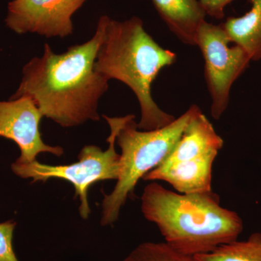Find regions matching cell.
Segmentation results:
<instances>
[{
    "mask_svg": "<svg viewBox=\"0 0 261 261\" xmlns=\"http://www.w3.org/2000/svg\"><path fill=\"white\" fill-rule=\"evenodd\" d=\"M141 210L159 228L166 243L184 255L195 257L238 240L243 221L220 205L213 191L181 194L157 182L145 187Z\"/></svg>",
    "mask_w": 261,
    "mask_h": 261,
    "instance_id": "cell-2",
    "label": "cell"
},
{
    "mask_svg": "<svg viewBox=\"0 0 261 261\" xmlns=\"http://www.w3.org/2000/svg\"><path fill=\"white\" fill-rule=\"evenodd\" d=\"M195 257L197 261H261V233H252L245 241L225 244Z\"/></svg>",
    "mask_w": 261,
    "mask_h": 261,
    "instance_id": "cell-12",
    "label": "cell"
},
{
    "mask_svg": "<svg viewBox=\"0 0 261 261\" xmlns=\"http://www.w3.org/2000/svg\"><path fill=\"white\" fill-rule=\"evenodd\" d=\"M123 261H197L195 257L184 255L166 243L140 244Z\"/></svg>",
    "mask_w": 261,
    "mask_h": 261,
    "instance_id": "cell-13",
    "label": "cell"
},
{
    "mask_svg": "<svg viewBox=\"0 0 261 261\" xmlns=\"http://www.w3.org/2000/svg\"><path fill=\"white\" fill-rule=\"evenodd\" d=\"M195 105L168 126L159 129L141 130L135 115H127L116 137L121 148V168L112 192L105 195L101 224L106 226L118 221L126 200L135 193L141 178L158 167L174 148L193 114Z\"/></svg>",
    "mask_w": 261,
    "mask_h": 261,
    "instance_id": "cell-4",
    "label": "cell"
},
{
    "mask_svg": "<svg viewBox=\"0 0 261 261\" xmlns=\"http://www.w3.org/2000/svg\"><path fill=\"white\" fill-rule=\"evenodd\" d=\"M108 18H99L88 42L71 46L62 54L44 44L43 56L24 65L21 82L10 99L31 98L43 117L64 128L99 121V100L107 92L109 80L95 71L94 65Z\"/></svg>",
    "mask_w": 261,
    "mask_h": 261,
    "instance_id": "cell-1",
    "label": "cell"
},
{
    "mask_svg": "<svg viewBox=\"0 0 261 261\" xmlns=\"http://www.w3.org/2000/svg\"><path fill=\"white\" fill-rule=\"evenodd\" d=\"M251 9L238 18H228L223 28L231 43L243 48L251 61L261 59V0H250Z\"/></svg>",
    "mask_w": 261,
    "mask_h": 261,
    "instance_id": "cell-11",
    "label": "cell"
},
{
    "mask_svg": "<svg viewBox=\"0 0 261 261\" xmlns=\"http://www.w3.org/2000/svg\"><path fill=\"white\" fill-rule=\"evenodd\" d=\"M87 0H13L5 23L18 34L61 38L73 32L72 17Z\"/></svg>",
    "mask_w": 261,
    "mask_h": 261,
    "instance_id": "cell-7",
    "label": "cell"
},
{
    "mask_svg": "<svg viewBox=\"0 0 261 261\" xmlns=\"http://www.w3.org/2000/svg\"><path fill=\"white\" fill-rule=\"evenodd\" d=\"M216 156L210 154L190 161L161 163L142 179L166 181L181 194L211 192L213 165Z\"/></svg>",
    "mask_w": 261,
    "mask_h": 261,
    "instance_id": "cell-9",
    "label": "cell"
},
{
    "mask_svg": "<svg viewBox=\"0 0 261 261\" xmlns=\"http://www.w3.org/2000/svg\"><path fill=\"white\" fill-rule=\"evenodd\" d=\"M111 128L108 137V148L103 151L96 145H86L79 154L78 162L63 166L43 164L37 161L12 164V171L23 178H32V182L47 181L50 178H60L71 183L75 189V197H80V214L87 219L90 214L88 201L89 189L97 181L118 179L121 168V155L115 146L120 128L126 116L109 117L103 115Z\"/></svg>",
    "mask_w": 261,
    "mask_h": 261,
    "instance_id": "cell-5",
    "label": "cell"
},
{
    "mask_svg": "<svg viewBox=\"0 0 261 261\" xmlns=\"http://www.w3.org/2000/svg\"><path fill=\"white\" fill-rule=\"evenodd\" d=\"M160 17L185 44L196 46L197 32L205 20L198 0H152Z\"/></svg>",
    "mask_w": 261,
    "mask_h": 261,
    "instance_id": "cell-10",
    "label": "cell"
},
{
    "mask_svg": "<svg viewBox=\"0 0 261 261\" xmlns=\"http://www.w3.org/2000/svg\"><path fill=\"white\" fill-rule=\"evenodd\" d=\"M229 37L222 25L206 20L199 28L196 46L205 61V78L212 99L211 116L219 119L229 102L231 87L251 61L246 51L235 44L230 47Z\"/></svg>",
    "mask_w": 261,
    "mask_h": 261,
    "instance_id": "cell-6",
    "label": "cell"
},
{
    "mask_svg": "<svg viewBox=\"0 0 261 261\" xmlns=\"http://www.w3.org/2000/svg\"><path fill=\"white\" fill-rule=\"evenodd\" d=\"M176 55L159 45L134 16L123 21L108 18L94 70L108 80L128 86L140 103L139 129H159L176 119L163 111L152 96V84L165 67L175 63Z\"/></svg>",
    "mask_w": 261,
    "mask_h": 261,
    "instance_id": "cell-3",
    "label": "cell"
},
{
    "mask_svg": "<svg viewBox=\"0 0 261 261\" xmlns=\"http://www.w3.org/2000/svg\"><path fill=\"white\" fill-rule=\"evenodd\" d=\"M15 226L16 223L13 221L0 224V261H18L13 247Z\"/></svg>",
    "mask_w": 261,
    "mask_h": 261,
    "instance_id": "cell-14",
    "label": "cell"
},
{
    "mask_svg": "<svg viewBox=\"0 0 261 261\" xmlns=\"http://www.w3.org/2000/svg\"><path fill=\"white\" fill-rule=\"evenodd\" d=\"M42 113L31 98L22 97L0 101V137L13 140L18 145L21 163L37 161L38 154L48 152L61 157L64 150L59 146L43 142L39 130Z\"/></svg>",
    "mask_w": 261,
    "mask_h": 261,
    "instance_id": "cell-8",
    "label": "cell"
},
{
    "mask_svg": "<svg viewBox=\"0 0 261 261\" xmlns=\"http://www.w3.org/2000/svg\"><path fill=\"white\" fill-rule=\"evenodd\" d=\"M233 0H199L206 15L212 18L222 19L224 17V9Z\"/></svg>",
    "mask_w": 261,
    "mask_h": 261,
    "instance_id": "cell-15",
    "label": "cell"
}]
</instances>
